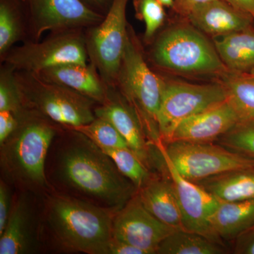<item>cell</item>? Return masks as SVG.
<instances>
[{"mask_svg":"<svg viewBox=\"0 0 254 254\" xmlns=\"http://www.w3.org/2000/svg\"><path fill=\"white\" fill-rule=\"evenodd\" d=\"M215 143L241 155L254 158V119L242 120Z\"/></svg>","mask_w":254,"mask_h":254,"instance_id":"83f0119b","label":"cell"},{"mask_svg":"<svg viewBox=\"0 0 254 254\" xmlns=\"http://www.w3.org/2000/svg\"><path fill=\"white\" fill-rule=\"evenodd\" d=\"M226 1L237 9L250 14L254 19V0H226Z\"/></svg>","mask_w":254,"mask_h":254,"instance_id":"d590c367","label":"cell"},{"mask_svg":"<svg viewBox=\"0 0 254 254\" xmlns=\"http://www.w3.org/2000/svg\"><path fill=\"white\" fill-rule=\"evenodd\" d=\"M86 43L76 33H63L42 42L26 43L6 55V63L13 69L37 73L48 68L87 64Z\"/></svg>","mask_w":254,"mask_h":254,"instance_id":"ba28073f","label":"cell"},{"mask_svg":"<svg viewBox=\"0 0 254 254\" xmlns=\"http://www.w3.org/2000/svg\"><path fill=\"white\" fill-rule=\"evenodd\" d=\"M242 120L240 114L227 99L184 120L175 128L169 142L215 143Z\"/></svg>","mask_w":254,"mask_h":254,"instance_id":"5bb4252c","label":"cell"},{"mask_svg":"<svg viewBox=\"0 0 254 254\" xmlns=\"http://www.w3.org/2000/svg\"><path fill=\"white\" fill-rule=\"evenodd\" d=\"M221 83L195 84L187 82L165 81L158 113V128L163 143L170 141L182 122L227 100Z\"/></svg>","mask_w":254,"mask_h":254,"instance_id":"8992f818","label":"cell"},{"mask_svg":"<svg viewBox=\"0 0 254 254\" xmlns=\"http://www.w3.org/2000/svg\"><path fill=\"white\" fill-rule=\"evenodd\" d=\"M95 68L87 64H69L48 68L33 74L43 81L66 87L93 101L103 103L108 98V93Z\"/></svg>","mask_w":254,"mask_h":254,"instance_id":"ac0fdd59","label":"cell"},{"mask_svg":"<svg viewBox=\"0 0 254 254\" xmlns=\"http://www.w3.org/2000/svg\"><path fill=\"white\" fill-rule=\"evenodd\" d=\"M20 79L25 100L55 123L76 128L91 123L93 100L66 87L43 81L33 73Z\"/></svg>","mask_w":254,"mask_h":254,"instance_id":"52a82bcc","label":"cell"},{"mask_svg":"<svg viewBox=\"0 0 254 254\" xmlns=\"http://www.w3.org/2000/svg\"><path fill=\"white\" fill-rule=\"evenodd\" d=\"M17 1H0V54L1 56L7 54V52L22 35Z\"/></svg>","mask_w":254,"mask_h":254,"instance_id":"484cf974","label":"cell"},{"mask_svg":"<svg viewBox=\"0 0 254 254\" xmlns=\"http://www.w3.org/2000/svg\"><path fill=\"white\" fill-rule=\"evenodd\" d=\"M59 172L68 186L111 207L123 208L136 194V187L90 139L64 150Z\"/></svg>","mask_w":254,"mask_h":254,"instance_id":"6da1fadb","label":"cell"},{"mask_svg":"<svg viewBox=\"0 0 254 254\" xmlns=\"http://www.w3.org/2000/svg\"><path fill=\"white\" fill-rule=\"evenodd\" d=\"M11 195L8 187L1 182L0 185V235L5 230L11 213Z\"/></svg>","mask_w":254,"mask_h":254,"instance_id":"1f68e13d","label":"cell"},{"mask_svg":"<svg viewBox=\"0 0 254 254\" xmlns=\"http://www.w3.org/2000/svg\"><path fill=\"white\" fill-rule=\"evenodd\" d=\"M108 254H145L143 251L126 242L113 238L110 242Z\"/></svg>","mask_w":254,"mask_h":254,"instance_id":"836d02e7","label":"cell"},{"mask_svg":"<svg viewBox=\"0 0 254 254\" xmlns=\"http://www.w3.org/2000/svg\"></svg>","mask_w":254,"mask_h":254,"instance_id":"ab89813d","label":"cell"},{"mask_svg":"<svg viewBox=\"0 0 254 254\" xmlns=\"http://www.w3.org/2000/svg\"></svg>","mask_w":254,"mask_h":254,"instance_id":"60d3db41","label":"cell"},{"mask_svg":"<svg viewBox=\"0 0 254 254\" xmlns=\"http://www.w3.org/2000/svg\"><path fill=\"white\" fill-rule=\"evenodd\" d=\"M234 253L254 254V227L234 241Z\"/></svg>","mask_w":254,"mask_h":254,"instance_id":"d6a6232c","label":"cell"},{"mask_svg":"<svg viewBox=\"0 0 254 254\" xmlns=\"http://www.w3.org/2000/svg\"><path fill=\"white\" fill-rule=\"evenodd\" d=\"M73 129L82 133L99 148H129L118 129L104 119L96 117L91 123Z\"/></svg>","mask_w":254,"mask_h":254,"instance_id":"4316f807","label":"cell"},{"mask_svg":"<svg viewBox=\"0 0 254 254\" xmlns=\"http://www.w3.org/2000/svg\"><path fill=\"white\" fill-rule=\"evenodd\" d=\"M32 33L38 41L46 31H60L100 23L102 15L82 0H26Z\"/></svg>","mask_w":254,"mask_h":254,"instance_id":"4fadbf2b","label":"cell"},{"mask_svg":"<svg viewBox=\"0 0 254 254\" xmlns=\"http://www.w3.org/2000/svg\"><path fill=\"white\" fill-rule=\"evenodd\" d=\"M160 155L164 168L173 180L181 211L183 230L200 234L225 245L209 222V218L218 208L220 200L195 182L182 176L166 156L160 153Z\"/></svg>","mask_w":254,"mask_h":254,"instance_id":"8fae6325","label":"cell"},{"mask_svg":"<svg viewBox=\"0 0 254 254\" xmlns=\"http://www.w3.org/2000/svg\"><path fill=\"white\" fill-rule=\"evenodd\" d=\"M225 245L195 232L178 229L159 246L160 254H223L228 253Z\"/></svg>","mask_w":254,"mask_h":254,"instance_id":"603a6c76","label":"cell"},{"mask_svg":"<svg viewBox=\"0 0 254 254\" xmlns=\"http://www.w3.org/2000/svg\"><path fill=\"white\" fill-rule=\"evenodd\" d=\"M220 82L242 120L254 119V73L227 71Z\"/></svg>","mask_w":254,"mask_h":254,"instance_id":"cb8c5ba5","label":"cell"},{"mask_svg":"<svg viewBox=\"0 0 254 254\" xmlns=\"http://www.w3.org/2000/svg\"><path fill=\"white\" fill-rule=\"evenodd\" d=\"M176 230L153 216L138 193L124 205L113 221V238L137 247L145 254H157L161 242Z\"/></svg>","mask_w":254,"mask_h":254,"instance_id":"7c38bea8","label":"cell"},{"mask_svg":"<svg viewBox=\"0 0 254 254\" xmlns=\"http://www.w3.org/2000/svg\"><path fill=\"white\" fill-rule=\"evenodd\" d=\"M117 80L128 104L138 117L148 139L153 145L162 141L158 128V113L165 81L148 67L138 45L128 35Z\"/></svg>","mask_w":254,"mask_h":254,"instance_id":"3957f363","label":"cell"},{"mask_svg":"<svg viewBox=\"0 0 254 254\" xmlns=\"http://www.w3.org/2000/svg\"><path fill=\"white\" fill-rule=\"evenodd\" d=\"M220 201L254 199V165L195 182Z\"/></svg>","mask_w":254,"mask_h":254,"instance_id":"44dd1931","label":"cell"},{"mask_svg":"<svg viewBox=\"0 0 254 254\" xmlns=\"http://www.w3.org/2000/svg\"><path fill=\"white\" fill-rule=\"evenodd\" d=\"M187 18L195 27L214 37L254 27V19L226 0H215L193 9Z\"/></svg>","mask_w":254,"mask_h":254,"instance_id":"9a60e30c","label":"cell"},{"mask_svg":"<svg viewBox=\"0 0 254 254\" xmlns=\"http://www.w3.org/2000/svg\"><path fill=\"white\" fill-rule=\"evenodd\" d=\"M134 5L138 16L145 22V38L150 39L165 21V6L158 0H134Z\"/></svg>","mask_w":254,"mask_h":254,"instance_id":"f546056e","label":"cell"},{"mask_svg":"<svg viewBox=\"0 0 254 254\" xmlns=\"http://www.w3.org/2000/svg\"><path fill=\"white\" fill-rule=\"evenodd\" d=\"M155 145L171 162L178 173L190 182L200 181L254 165V158L227 149L216 143L160 141Z\"/></svg>","mask_w":254,"mask_h":254,"instance_id":"5b68a950","label":"cell"},{"mask_svg":"<svg viewBox=\"0 0 254 254\" xmlns=\"http://www.w3.org/2000/svg\"><path fill=\"white\" fill-rule=\"evenodd\" d=\"M128 1L112 0L108 14L92 30L86 43L93 66L108 83L118 78L123 61L128 38L126 11Z\"/></svg>","mask_w":254,"mask_h":254,"instance_id":"9c48e42d","label":"cell"},{"mask_svg":"<svg viewBox=\"0 0 254 254\" xmlns=\"http://www.w3.org/2000/svg\"><path fill=\"white\" fill-rule=\"evenodd\" d=\"M18 115L9 111L0 112V143L5 142L14 134L19 127Z\"/></svg>","mask_w":254,"mask_h":254,"instance_id":"4dcf8cb0","label":"cell"},{"mask_svg":"<svg viewBox=\"0 0 254 254\" xmlns=\"http://www.w3.org/2000/svg\"><path fill=\"white\" fill-rule=\"evenodd\" d=\"M111 158L119 171L139 190L152 175L148 168L129 148H100Z\"/></svg>","mask_w":254,"mask_h":254,"instance_id":"d4e9b609","label":"cell"},{"mask_svg":"<svg viewBox=\"0 0 254 254\" xmlns=\"http://www.w3.org/2000/svg\"><path fill=\"white\" fill-rule=\"evenodd\" d=\"M97 118L110 122L125 138L130 149L145 164L150 166L149 146L138 117L129 105L120 100L107 98L101 107L95 110Z\"/></svg>","mask_w":254,"mask_h":254,"instance_id":"2e32d148","label":"cell"},{"mask_svg":"<svg viewBox=\"0 0 254 254\" xmlns=\"http://www.w3.org/2000/svg\"><path fill=\"white\" fill-rule=\"evenodd\" d=\"M209 222L220 240L234 242L254 227V199L220 201Z\"/></svg>","mask_w":254,"mask_h":254,"instance_id":"d6986e66","label":"cell"},{"mask_svg":"<svg viewBox=\"0 0 254 254\" xmlns=\"http://www.w3.org/2000/svg\"><path fill=\"white\" fill-rule=\"evenodd\" d=\"M165 7L173 8L175 0H158Z\"/></svg>","mask_w":254,"mask_h":254,"instance_id":"8d00e7d4","label":"cell"},{"mask_svg":"<svg viewBox=\"0 0 254 254\" xmlns=\"http://www.w3.org/2000/svg\"><path fill=\"white\" fill-rule=\"evenodd\" d=\"M47 219L58 242L68 250L108 254L113 238V221L104 209L76 198L54 196Z\"/></svg>","mask_w":254,"mask_h":254,"instance_id":"7a4b0ae2","label":"cell"},{"mask_svg":"<svg viewBox=\"0 0 254 254\" xmlns=\"http://www.w3.org/2000/svg\"><path fill=\"white\" fill-rule=\"evenodd\" d=\"M55 133L53 127L40 120L18 127L11 136L5 155L14 173L30 183L44 185L45 164Z\"/></svg>","mask_w":254,"mask_h":254,"instance_id":"30bf717a","label":"cell"},{"mask_svg":"<svg viewBox=\"0 0 254 254\" xmlns=\"http://www.w3.org/2000/svg\"><path fill=\"white\" fill-rule=\"evenodd\" d=\"M88 1H91L93 4L97 5H104L108 2L109 0H88Z\"/></svg>","mask_w":254,"mask_h":254,"instance_id":"74e56055","label":"cell"},{"mask_svg":"<svg viewBox=\"0 0 254 254\" xmlns=\"http://www.w3.org/2000/svg\"><path fill=\"white\" fill-rule=\"evenodd\" d=\"M31 219L26 200L19 199L11 210L0 235V254H26L31 247Z\"/></svg>","mask_w":254,"mask_h":254,"instance_id":"7402d4cb","label":"cell"},{"mask_svg":"<svg viewBox=\"0 0 254 254\" xmlns=\"http://www.w3.org/2000/svg\"><path fill=\"white\" fill-rule=\"evenodd\" d=\"M214 46L229 71L254 72V27L214 37Z\"/></svg>","mask_w":254,"mask_h":254,"instance_id":"ffe728a7","label":"cell"},{"mask_svg":"<svg viewBox=\"0 0 254 254\" xmlns=\"http://www.w3.org/2000/svg\"><path fill=\"white\" fill-rule=\"evenodd\" d=\"M152 57L160 67L182 74L222 76L229 71L215 46L190 26L164 31L155 42Z\"/></svg>","mask_w":254,"mask_h":254,"instance_id":"277c9868","label":"cell"},{"mask_svg":"<svg viewBox=\"0 0 254 254\" xmlns=\"http://www.w3.org/2000/svg\"><path fill=\"white\" fill-rule=\"evenodd\" d=\"M138 194L145 208L160 221L175 229H183L175 187L166 170L162 176L152 175L138 190Z\"/></svg>","mask_w":254,"mask_h":254,"instance_id":"e0dca14e","label":"cell"},{"mask_svg":"<svg viewBox=\"0 0 254 254\" xmlns=\"http://www.w3.org/2000/svg\"><path fill=\"white\" fill-rule=\"evenodd\" d=\"M212 1L215 0H175L173 9L187 17L195 8Z\"/></svg>","mask_w":254,"mask_h":254,"instance_id":"e575fe53","label":"cell"},{"mask_svg":"<svg viewBox=\"0 0 254 254\" xmlns=\"http://www.w3.org/2000/svg\"><path fill=\"white\" fill-rule=\"evenodd\" d=\"M8 66L1 70L0 76V112L9 111L18 116L21 113L24 96L18 77Z\"/></svg>","mask_w":254,"mask_h":254,"instance_id":"f1b7e54d","label":"cell"},{"mask_svg":"<svg viewBox=\"0 0 254 254\" xmlns=\"http://www.w3.org/2000/svg\"><path fill=\"white\" fill-rule=\"evenodd\" d=\"M21 1H22V2H25V1H26V0H21Z\"/></svg>","mask_w":254,"mask_h":254,"instance_id":"f35d334b","label":"cell"}]
</instances>
